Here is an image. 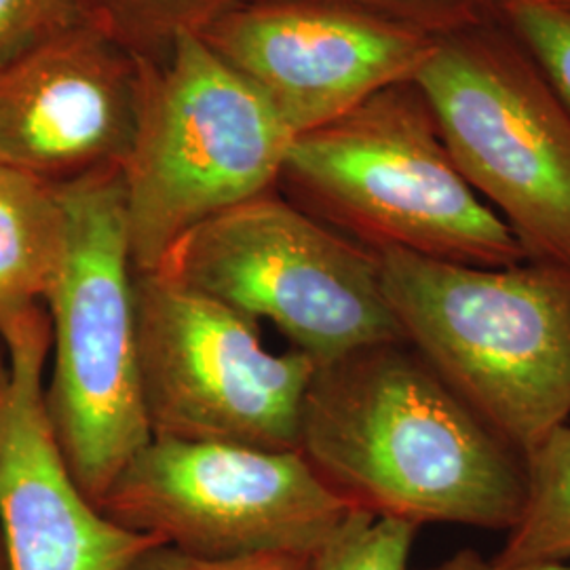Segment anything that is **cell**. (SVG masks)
Returning a JSON list of instances; mask_svg holds the SVG:
<instances>
[{
	"instance_id": "cell-16",
	"label": "cell",
	"mask_w": 570,
	"mask_h": 570,
	"mask_svg": "<svg viewBox=\"0 0 570 570\" xmlns=\"http://www.w3.org/2000/svg\"><path fill=\"white\" fill-rule=\"evenodd\" d=\"M416 532L400 520L351 511L313 556V570H410Z\"/></svg>"
},
{
	"instance_id": "cell-23",
	"label": "cell",
	"mask_w": 570,
	"mask_h": 570,
	"mask_svg": "<svg viewBox=\"0 0 570 570\" xmlns=\"http://www.w3.org/2000/svg\"><path fill=\"white\" fill-rule=\"evenodd\" d=\"M546 2H551V4H558V7L570 9V0H546Z\"/></svg>"
},
{
	"instance_id": "cell-12",
	"label": "cell",
	"mask_w": 570,
	"mask_h": 570,
	"mask_svg": "<svg viewBox=\"0 0 570 570\" xmlns=\"http://www.w3.org/2000/svg\"><path fill=\"white\" fill-rule=\"evenodd\" d=\"M140 61L77 23L0 63V165L63 184L122 167Z\"/></svg>"
},
{
	"instance_id": "cell-11",
	"label": "cell",
	"mask_w": 570,
	"mask_h": 570,
	"mask_svg": "<svg viewBox=\"0 0 570 570\" xmlns=\"http://www.w3.org/2000/svg\"><path fill=\"white\" fill-rule=\"evenodd\" d=\"M0 537L9 570H127L164 541L122 529L79 489L47 414L51 320L35 306L0 330Z\"/></svg>"
},
{
	"instance_id": "cell-9",
	"label": "cell",
	"mask_w": 570,
	"mask_h": 570,
	"mask_svg": "<svg viewBox=\"0 0 570 570\" xmlns=\"http://www.w3.org/2000/svg\"><path fill=\"white\" fill-rule=\"evenodd\" d=\"M98 510L204 558L315 556L351 513L301 450L159 438L121 469Z\"/></svg>"
},
{
	"instance_id": "cell-14",
	"label": "cell",
	"mask_w": 570,
	"mask_h": 570,
	"mask_svg": "<svg viewBox=\"0 0 570 570\" xmlns=\"http://www.w3.org/2000/svg\"><path fill=\"white\" fill-rule=\"evenodd\" d=\"M492 560L508 567L570 562V423L524 456L522 505Z\"/></svg>"
},
{
	"instance_id": "cell-8",
	"label": "cell",
	"mask_w": 570,
	"mask_h": 570,
	"mask_svg": "<svg viewBox=\"0 0 570 570\" xmlns=\"http://www.w3.org/2000/svg\"><path fill=\"white\" fill-rule=\"evenodd\" d=\"M134 296L153 438L298 450L308 355L268 351L258 322L164 271H136Z\"/></svg>"
},
{
	"instance_id": "cell-2",
	"label": "cell",
	"mask_w": 570,
	"mask_h": 570,
	"mask_svg": "<svg viewBox=\"0 0 570 570\" xmlns=\"http://www.w3.org/2000/svg\"><path fill=\"white\" fill-rule=\"evenodd\" d=\"M402 338L522 459L570 419V268L381 249Z\"/></svg>"
},
{
	"instance_id": "cell-10",
	"label": "cell",
	"mask_w": 570,
	"mask_h": 570,
	"mask_svg": "<svg viewBox=\"0 0 570 570\" xmlns=\"http://www.w3.org/2000/svg\"><path fill=\"white\" fill-rule=\"evenodd\" d=\"M199 37L294 138L414 81L438 39L320 0H242Z\"/></svg>"
},
{
	"instance_id": "cell-17",
	"label": "cell",
	"mask_w": 570,
	"mask_h": 570,
	"mask_svg": "<svg viewBox=\"0 0 570 570\" xmlns=\"http://www.w3.org/2000/svg\"><path fill=\"white\" fill-rule=\"evenodd\" d=\"M494 20L524 47L570 115V9L546 0H499Z\"/></svg>"
},
{
	"instance_id": "cell-20",
	"label": "cell",
	"mask_w": 570,
	"mask_h": 570,
	"mask_svg": "<svg viewBox=\"0 0 570 570\" xmlns=\"http://www.w3.org/2000/svg\"><path fill=\"white\" fill-rule=\"evenodd\" d=\"M127 570H313V556L265 551L237 558H204L161 543L144 551Z\"/></svg>"
},
{
	"instance_id": "cell-19",
	"label": "cell",
	"mask_w": 570,
	"mask_h": 570,
	"mask_svg": "<svg viewBox=\"0 0 570 570\" xmlns=\"http://www.w3.org/2000/svg\"><path fill=\"white\" fill-rule=\"evenodd\" d=\"M77 23L70 0H0V63Z\"/></svg>"
},
{
	"instance_id": "cell-1",
	"label": "cell",
	"mask_w": 570,
	"mask_h": 570,
	"mask_svg": "<svg viewBox=\"0 0 570 570\" xmlns=\"http://www.w3.org/2000/svg\"><path fill=\"white\" fill-rule=\"evenodd\" d=\"M298 450L348 510L416 529L508 532L524 497V459L402 341L317 366Z\"/></svg>"
},
{
	"instance_id": "cell-4",
	"label": "cell",
	"mask_w": 570,
	"mask_h": 570,
	"mask_svg": "<svg viewBox=\"0 0 570 570\" xmlns=\"http://www.w3.org/2000/svg\"><path fill=\"white\" fill-rule=\"evenodd\" d=\"M66 218L45 305L53 372L47 414L79 489L96 503L153 440L144 410L134 256L121 167L56 184Z\"/></svg>"
},
{
	"instance_id": "cell-22",
	"label": "cell",
	"mask_w": 570,
	"mask_h": 570,
	"mask_svg": "<svg viewBox=\"0 0 570 570\" xmlns=\"http://www.w3.org/2000/svg\"><path fill=\"white\" fill-rule=\"evenodd\" d=\"M0 570H9V567H7V556H4V546H2V537H0Z\"/></svg>"
},
{
	"instance_id": "cell-7",
	"label": "cell",
	"mask_w": 570,
	"mask_h": 570,
	"mask_svg": "<svg viewBox=\"0 0 570 570\" xmlns=\"http://www.w3.org/2000/svg\"><path fill=\"white\" fill-rule=\"evenodd\" d=\"M155 271L273 324L317 366L367 346L404 343L379 254L277 188L186 233Z\"/></svg>"
},
{
	"instance_id": "cell-13",
	"label": "cell",
	"mask_w": 570,
	"mask_h": 570,
	"mask_svg": "<svg viewBox=\"0 0 570 570\" xmlns=\"http://www.w3.org/2000/svg\"><path fill=\"white\" fill-rule=\"evenodd\" d=\"M63 242L66 218L56 184L0 165V330L45 303Z\"/></svg>"
},
{
	"instance_id": "cell-15",
	"label": "cell",
	"mask_w": 570,
	"mask_h": 570,
	"mask_svg": "<svg viewBox=\"0 0 570 570\" xmlns=\"http://www.w3.org/2000/svg\"><path fill=\"white\" fill-rule=\"evenodd\" d=\"M242 0H70L82 23L136 60H161L174 42L202 35Z\"/></svg>"
},
{
	"instance_id": "cell-5",
	"label": "cell",
	"mask_w": 570,
	"mask_h": 570,
	"mask_svg": "<svg viewBox=\"0 0 570 570\" xmlns=\"http://www.w3.org/2000/svg\"><path fill=\"white\" fill-rule=\"evenodd\" d=\"M140 61L122 164L134 268L155 271L186 233L277 188L294 134L199 35Z\"/></svg>"
},
{
	"instance_id": "cell-18",
	"label": "cell",
	"mask_w": 570,
	"mask_h": 570,
	"mask_svg": "<svg viewBox=\"0 0 570 570\" xmlns=\"http://www.w3.org/2000/svg\"><path fill=\"white\" fill-rule=\"evenodd\" d=\"M406 26L429 37L494 18L499 0H320Z\"/></svg>"
},
{
	"instance_id": "cell-3",
	"label": "cell",
	"mask_w": 570,
	"mask_h": 570,
	"mask_svg": "<svg viewBox=\"0 0 570 570\" xmlns=\"http://www.w3.org/2000/svg\"><path fill=\"white\" fill-rule=\"evenodd\" d=\"M277 190L372 252L402 249L471 266L529 261L452 161L414 81L298 136Z\"/></svg>"
},
{
	"instance_id": "cell-21",
	"label": "cell",
	"mask_w": 570,
	"mask_h": 570,
	"mask_svg": "<svg viewBox=\"0 0 570 570\" xmlns=\"http://www.w3.org/2000/svg\"><path fill=\"white\" fill-rule=\"evenodd\" d=\"M421 570H570V562H546V564H520V567H508L499 564L497 560L482 556L475 550L454 551L442 562Z\"/></svg>"
},
{
	"instance_id": "cell-6",
	"label": "cell",
	"mask_w": 570,
	"mask_h": 570,
	"mask_svg": "<svg viewBox=\"0 0 570 570\" xmlns=\"http://www.w3.org/2000/svg\"><path fill=\"white\" fill-rule=\"evenodd\" d=\"M452 161L529 261L570 268V115L494 18L435 39L414 77Z\"/></svg>"
}]
</instances>
